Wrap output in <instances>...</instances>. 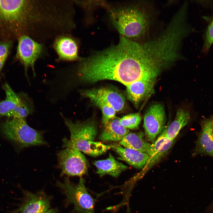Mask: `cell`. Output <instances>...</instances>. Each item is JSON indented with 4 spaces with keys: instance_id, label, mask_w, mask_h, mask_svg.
<instances>
[{
    "instance_id": "2e32d148",
    "label": "cell",
    "mask_w": 213,
    "mask_h": 213,
    "mask_svg": "<svg viewBox=\"0 0 213 213\" xmlns=\"http://www.w3.org/2000/svg\"><path fill=\"white\" fill-rule=\"evenodd\" d=\"M62 147L76 149L80 151L92 156H99L112 149V146L104 144L100 142L87 141L68 139L64 137L62 139Z\"/></svg>"
},
{
    "instance_id": "4fadbf2b",
    "label": "cell",
    "mask_w": 213,
    "mask_h": 213,
    "mask_svg": "<svg viewBox=\"0 0 213 213\" xmlns=\"http://www.w3.org/2000/svg\"><path fill=\"white\" fill-rule=\"evenodd\" d=\"M64 122L70 133L71 139L87 141H93L98 134L97 123L90 119L83 122H73L63 117Z\"/></svg>"
},
{
    "instance_id": "30bf717a",
    "label": "cell",
    "mask_w": 213,
    "mask_h": 213,
    "mask_svg": "<svg viewBox=\"0 0 213 213\" xmlns=\"http://www.w3.org/2000/svg\"><path fill=\"white\" fill-rule=\"evenodd\" d=\"M82 95L91 100L97 99L112 107L116 111L122 110L125 106V99L118 90L109 87L94 88L83 91Z\"/></svg>"
},
{
    "instance_id": "9c48e42d",
    "label": "cell",
    "mask_w": 213,
    "mask_h": 213,
    "mask_svg": "<svg viewBox=\"0 0 213 213\" xmlns=\"http://www.w3.org/2000/svg\"><path fill=\"white\" fill-rule=\"evenodd\" d=\"M165 122L163 105L157 103L150 106L144 116L143 127L146 140L153 143L156 137L164 130Z\"/></svg>"
},
{
    "instance_id": "8992f818",
    "label": "cell",
    "mask_w": 213,
    "mask_h": 213,
    "mask_svg": "<svg viewBox=\"0 0 213 213\" xmlns=\"http://www.w3.org/2000/svg\"><path fill=\"white\" fill-rule=\"evenodd\" d=\"M6 98L0 102V116L25 119L33 113V102L26 93L17 94L7 84L3 86Z\"/></svg>"
},
{
    "instance_id": "52a82bcc",
    "label": "cell",
    "mask_w": 213,
    "mask_h": 213,
    "mask_svg": "<svg viewBox=\"0 0 213 213\" xmlns=\"http://www.w3.org/2000/svg\"><path fill=\"white\" fill-rule=\"evenodd\" d=\"M58 166L61 176H78L80 177L88 173V163L85 156L79 150L66 148L57 154Z\"/></svg>"
},
{
    "instance_id": "7c38bea8",
    "label": "cell",
    "mask_w": 213,
    "mask_h": 213,
    "mask_svg": "<svg viewBox=\"0 0 213 213\" xmlns=\"http://www.w3.org/2000/svg\"><path fill=\"white\" fill-rule=\"evenodd\" d=\"M52 47L57 56V61H72L79 58L78 46L70 34L62 35L53 40Z\"/></svg>"
},
{
    "instance_id": "ba28073f",
    "label": "cell",
    "mask_w": 213,
    "mask_h": 213,
    "mask_svg": "<svg viewBox=\"0 0 213 213\" xmlns=\"http://www.w3.org/2000/svg\"><path fill=\"white\" fill-rule=\"evenodd\" d=\"M17 40L16 57L24 66L26 77L29 68L32 69L35 76V63L38 59L46 54L45 46L44 43L39 42L25 35L21 36Z\"/></svg>"
},
{
    "instance_id": "9a60e30c",
    "label": "cell",
    "mask_w": 213,
    "mask_h": 213,
    "mask_svg": "<svg viewBox=\"0 0 213 213\" xmlns=\"http://www.w3.org/2000/svg\"><path fill=\"white\" fill-rule=\"evenodd\" d=\"M201 126L193 155L200 154L213 158V130L211 118L204 119Z\"/></svg>"
},
{
    "instance_id": "3957f363",
    "label": "cell",
    "mask_w": 213,
    "mask_h": 213,
    "mask_svg": "<svg viewBox=\"0 0 213 213\" xmlns=\"http://www.w3.org/2000/svg\"><path fill=\"white\" fill-rule=\"evenodd\" d=\"M24 0H0V41H11L23 36Z\"/></svg>"
},
{
    "instance_id": "8fae6325",
    "label": "cell",
    "mask_w": 213,
    "mask_h": 213,
    "mask_svg": "<svg viewBox=\"0 0 213 213\" xmlns=\"http://www.w3.org/2000/svg\"><path fill=\"white\" fill-rule=\"evenodd\" d=\"M24 197L15 213H45L50 207L49 197L42 191L36 193L24 191Z\"/></svg>"
},
{
    "instance_id": "603a6c76",
    "label": "cell",
    "mask_w": 213,
    "mask_h": 213,
    "mask_svg": "<svg viewBox=\"0 0 213 213\" xmlns=\"http://www.w3.org/2000/svg\"><path fill=\"white\" fill-rule=\"evenodd\" d=\"M101 109L102 114V123L104 125L109 120L115 117L116 111L112 107L100 100H91Z\"/></svg>"
},
{
    "instance_id": "5bb4252c",
    "label": "cell",
    "mask_w": 213,
    "mask_h": 213,
    "mask_svg": "<svg viewBox=\"0 0 213 213\" xmlns=\"http://www.w3.org/2000/svg\"><path fill=\"white\" fill-rule=\"evenodd\" d=\"M156 79L144 78L126 86L125 94L127 99L137 107L154 92Z\"/></svg>"
},
{
    "instance_id": "d6986e66",
    "label": "cell",
    "mask_w": 213,
    "mask_h": 213,
    "mask_svg": "<svg viewBox=\"0 0 213 213\" xmlns=\"http://www.w3.org/2000/svg\"><path fill=\"white\" fill-rule=\"evenodd\" d=\"M93 163L97 169L95 172L101 177L109 175L117 178L122 172L129 168L128 166L116 160L110 153L107 159L94 161Z\"/></svg>"
},
{
    "instance_id": "4316f807",
    "label": "cell",
    "mask_w": 213,
    "mask_h": 213,
    "mask_svg": "<svg viewBox=\"0 0 213 213\" xmlns=\"http://www.w3.org/2000/svg\"><path fill=\"white\" fill-rule=\"evenodd\" d=\"M6 60V59H0V80L1 78V72L5 64Z\"/></svg>"
},
{
    "instance_id": "f1b7e54d",
    "label": "cell",
    "mask_w": 213,
    "mask_h": 213,
    "mask_svg": "<svg viewBox=\"0 0 213 213\" xmlns=\"http://www.w3.org/2000/svg\"><path fill=\"white\" fill-rule=\"evenodd\" d=\"M211 125L212 129L213 130V116L211 118Z\"/></svg>"
},
{
    "instance_id": "7402d4cb",
    "label": "cell",
    "mask_w": 213,
    "mask_h": 213,
    "mask_svg": "<svg viewBox=\"0 0 213 213\" xmlns=\"http://www.w3.org/2000/svg\"><path fill=\"white\" fill-rule=\"evenodd\" d=\"M190 119V114L187 111L182 108L178 109L173 120L161 134L173 141L181 130L188 124Z\"/></svg>"
},
{
    "instance_id": "cb8c5ba5",
    "label": "cell",
    "mask_w": 213,
    "mask_h": 213,
    "mask_svg": "<svg viewBox=\"0 0 213 213\" xmlns=\"http://www.w3.org/2000/svg\"><path fill=\"white\" fill-rule=\"evenodd\" d=\"M141 119L140 114L136 113L126 115L119 120L121 124L124 127L128 129H135L138 127Z\"/></svg>"
},
{
    "instance_id": "6da1fadb",
    "label": "cell",
    "mask_w": 213,
    "mask_h": 213,
    "mask_svg": "<svg viewBox=\"0 0 213 213\" xmlns=\"http://www.w3.org/2000/svg\"><path fill=\"white\" fill-rule=\"evenodd\" d=\"M76 74L81 81L94 83L110 80L125 86L141 79L137 43L122 37L117 45L81 61Z\"/></svg>"
},
{
    "instance_id": "484cf974",
    "label": "cell",
    "mask_w": 213,
    "mask_h": 213,
    "mask_svg": "<svg viewBox=\"0 0 213 213\" xmlns=\"http://www.w3.org/2000/svg\"><path fill=\"white\" fill-rule=\"evenodd\" d=\"M12 41H0V59H7L12 46Z\"/></svg>"
},
{
    "instance_id": "7a4b0ae2",
    "label": "cell",
    "mask_w": 213,
    "mask_h": 213,
    "mask_svg": "<svg viewBox=\"0 0 213 213\" xmlns=\"http://www.w3.org/2000/svg\"><path fill=\"white\" fill-rule=\"evenodd\" d=\"M113 23L123 37L131 39L141 37L146 33L149 20L147 14L137 7L121 8L111 12Z\"/></svg>"
},
{
    "instance_id": "83f0119b",
    "label": "cell",
    "mask_w": 213,
    "mask_h": 213,
    "mask_svg": "<svg viewBox=\"0 0 213 213\" xmlns=\"http://www.w3.org/2000/svg\"><path fill=\"white\" fill-rule=\"evenodd\" d=\"M45 213H57V210L56 209H49V210Z\"/></svg>"
},
{
    "instance_id": "ffe728a7",
    "label": "cell",
    "mask_w": 213,
    "mask_h": 213,
    "mask_svg": "<svg viewBox=\"0 0 213 213\" xmlns=\"http://www.w3.org/2000/svg\"><path fill=\"white\" fill-rule=\"evenodd\" d=\"M120 119L116 117L104 125V128L99 138L104 142L120 141L129 133V129L120 123Z\"/></svg>"
},
{
    "instance_id": "d4e9b609",
    "label": "cell",
    "mask_w": 213,
    "mask_h": 213,
    "mask_svg": "<svg viewBox=\"0 0 213 213\" xmlns=\"http://www.w3.org/2000/svg\"><path fill=\"white\" fill-rule=\"evenodd\" d=\"M204 40L202 52L206 54L208 52L213 43V17L206 28L204 35Z\"/></svg>"
},
{
    "instance_id": "44dd1931",
    "label": "cell",
    "mask_w": 213,
    "mask_h": 213,
    "mask_svg": "<svg viewBox=\"0 0 213 213\" xmlns=\"http://www.w3.org/2000/svg\"><path fill=\"white\" fill-rule=\"evenodd\" d=\"M120 145L125 148L133 149L150 155L152 144L143 138L142 133H129L119 142Z\"/></svg>"
},
{
    "instance_id": "e0dca14e",
    "label": "cell",
    "mask_w": 213,
    "mask_h": 213,
    "mask_svg": "<svg viewBox=\"0 0 213 213\" xmlns=\"http://www.w3.org/2000/svg\"><path fill=\"white\" fill-rule=\"evenodd\" d=\"M111 145L112 149L119 156L118 159L125 161L137 169H143L149 159L150 156L148 154L123 147L120 144Z\"/></svg>"
},
{
    "instance_id": "ac0fdd59",
    "label": "cell",
    "mask_w": 213,
    "mask_h": 213,
    "mask_svg": "<svg viewBox=\"0 0 213 213\" xmlns=\"http://www.w3.org/2000/svg\"><path fill=\"white\" fill-rule=\"evenodd\" d=\"M173 141L161 134L152 144L149 159L143 171L145 172L151 168L166 154L172 146Z\"/></svg>"
},
{
    "instance_id": "5b68a950",
    "label": "cell",
    "mask_w": 213,
    "mask_h": 213,
    "mask_svg": "<svg viewBox=\"0 0 213 213\" xmlns=\"http://www.w3.org/2000/svg\"><path fill=\"white\" fill-rule=\"evenodd\" d=\"M55 185L62 190L66 196V204L73 205L76 213H95V200L88 191L82 177L78 183L75 184L66 176L63 182L57 181Z\"/></svg>"
},
{
    "instance_id": "277c9868",
    "label": "cell",
    "mask_w": 213,
    "mask_h": 213,
    "mask_svg": "<svg viewBox=\"0 0 213 213\" xmlns=\"http://www.w3.org/2000/svg\"><path fill=\"white\" fill-rule=\"evenodd\" d=\"M0 128L5 137L21 148L47 145L43 132L30 127L25 119L12 118L2 123Z\"/></svg>"
}]
</instances>
